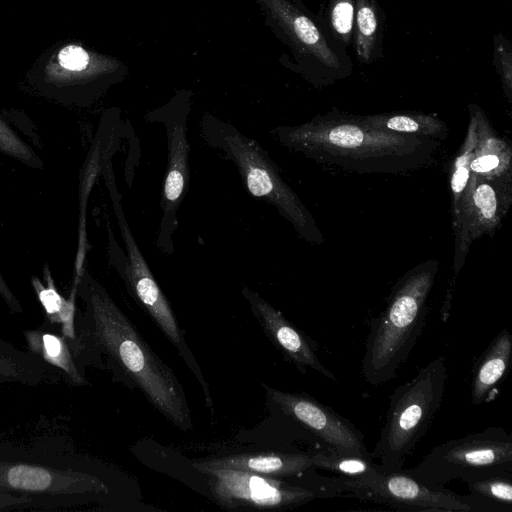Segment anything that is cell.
Listing matches in <instances>:
<instances>
[{"instance_id": "cell-22", "label": "cell", "mask_w": 512, "mask_h": 512, "mask_svg": "<svg viewBox=\"0 0 512 512\" xmlns=\"http://www.w3.org/2000/svg\"><path fill=\"white\" fill-rule=\"evenodd\" d=\"M462 495L470 512H512V471L482 474L465 481Z\"/></svg>"}, {"instance_id": "cell-5", "label": "cell", "mask_w": 512, "mask_h": 512, "mask_svg": "<svg viewBox=\"0 0 512 512\" xmlns=\"http://www.w3.org/2000/svg\"><path fill=\"white\" fill-rule=\"evenodd\" d=\"M200 133L210 148L234 163L244 188L252 197L273 206L305 242L323 244V234L310 210L257 141L209 113L201 118Z\"/></svg>"}, {"instance_id": "cell-1", "label": "cell", "mask_w": 512, "mask_h": 512, "mask_svg": "<svg viewBox=\"0 0 512 512\" xmlns=\"http://www.w3.org/2000/svg\"><path fill=\"white\" fill-rule=\"evenodd\" d=\"M74 285L83 303V309H76L75 337L69 341L78 365L111 372L116 381L139 390L173 425L192 429L190 408L173 370L86 269L75 277Z\"/></svg>"}, {"instance_id": "cell-6", "label": "cell", "mask_w": 512, "mask_h": 512, "mask_svg": "<svg viewBox=\"0 0 512 512\" xmlns=\"http://www.w3.org/2000/svg\"><path fill=\"white\" fill-rule=\"evenodd\" d=\"M104 184L109 193L112 207L119 227L123 247L114 237V232L107 225V256L111 267L118 273L127 291L138 305L151 317L167 339L178 350L188 368L201 385L204 393L205 406L213 409V400L209 383L188 343L184 331L178 323L174 311L156 281L147 261L145 260L127 222L122 206V195L119 192L112 168L111 156H108L100 169Z\"/></svg>"}, {"instance_id": "cell-21", "label": "cell", "mask_w": 512, "mask_h": 512, "mask_svg": "<svg viewBox=\"0 0 512 512\" xmlns=\"http://www.w3.org/2000/svg\"><path fill=\"white\" fill-rule=\"evenodd\" d=\"M385 13L378 0H355L352 43L356 59L369 65L383 57Z\"/></svg>"}, {"instance_id": "cell-18", "label": "cell", "mask_w": 512, "mask_h": 512, "mask_svg": "<svg viewBox=\"0 0 512 512\" xmlns=\"http://www.w3.org/2000/svg\"><path fill=\"white\" fill-rule=\"evenodd\" d=\"M477 122V141L470 163V172L481 178L495 180L511 177L512 148L494 131L485 112L470 103Z\"/></svg>"}, {"instance_id": "cell-20", "label": "cell", "mask_w": 512, "mask_h": 512, "mask_svg": "<svg viewBox=\"0 0 512 512\" xmlns=\"http://www.w3.org/2000/svg\"><path fill=\"white\" fill-rule=\"evenodd\" d=\"M512 360V336L501 330L474 365L471 380V402L480 405L495 397Z\"/></svg>"}, {"instance_id": "cell-16", "label": "cell", "mask_w": 512, "mask_h": 512, "mask_svg": "<svg viewBox=\"0 0 512 512\" xmlns=\"http://www.w3.org/2000/svg\"><path fill=\"white\" fill-rule=\"evenodd\" d=\"M241 293L268 339L302 373L312 369L328 380L337 382L336 376L317 355L318 343L295 327L282 312L273 307L257 292L242 286Z\"/></svg>"}, {"instance_id": "cell-15", "label": "cell", "mask_w": 512, "mask_h": 512, "mask_svg": "<svg viewBox=\"0 0 512 512\" xmlns=\"http://www.w3.org/2000/svg\"><path fill=\"white\" fill-rule=\"evenodd\" d=\"M267 400L283 415L301 424L328 449L372 457L363 434L347 418L306 393L286 392L262 383Z\"/></svg>"}, {"instance_id": "cell-13", "label": "cell", "mask_w": 512, "mask_h": 512, "mask_svg": "<svg viewBox=\"0 0 512 512\" xmlns=\"http://www.w3.org/2000/svg\"><path fill=\"white\" fill-rule=\"evenodd\" d=\"M512 202V176L485 179L471 174L456 208L452 210L455 232L453 270L457 276L469 248L483 235L492 237Z\"/></svg>"}, {"instance_id": "cell-31", "label": "cell", "mask_w": 512, "mask_h": 512, "mask_svg": "<svg viewBox=\"0 0 512 512\" xmlns=\"http://www.w3.org/2000/svg\"><path fill=\"white\" fill-rule=\"evenodd\" d=\"M290 1H292L293 3H295L298 6H302V7L305 6V4L302 2V0H290Z\"/></svg>"}, {"instance_id": "cell-10", "label": "cell", "mask_w": 512, "mask_h": 512, "mask_svg": "<svg viewBox=\"0 0 512 512\" xmlns=\"http://www.w3.org/2000/svg\"><path fill=\"white\" fill-rule=\"evenodd\" d=\"M194 467L207 476L211 492L218 503L230 510H286L317 498L347 495L341 476L325 477L312 470L306 479L291 484L255 472L209 467L194 462Z\"/></svg>"}, {"instance_id": "cell-4", "label": "cell", "mask_w": 512, "mask_h": 512, "mask_svg": "<svg viewBox=\"0 0 512 512\" xmlns=\"http://www.w3.org/2000/svg\"><path fill=\"white\" fill-rule=\"evenodd\" d=\"M439 262H422L393 286L385 308L372 319L362 360V374L372 386L394 379L424 330L428 298Z\"/></svg>"}, {"instance_id": "cell-19", "label": "cell", "mask_w": 512, "mask_h": 512, "mask_svg": "<svg viewBox=\"0 0 512 512\" xmlns=\"http://www.w3.org/2000/svg\"><path fill=\"white\" fill-rule=\"evenodd\" d=\"M47 320L34 329L24 331L27 351L42 361L58 369L70 386H86L89 381L85 370L76 362L68 339L61 333L51 330Z\"/></svg>"}, {"instance_id": "cell-17", "label": "cell", "mask_w": 512, "mask_h": 512, "mask_svg": "<svg viewBox=\"0 0 512 512\" xmlns=\"http://www.w3.org/2000/svg\"><path fill=\"white\" fill-rule=\"evenodd\" d=\"M197 462L209 467L245 470L278 478H299L316 469L312 462V452L238 453Z\"/></svg>"}, {"instance_id": "cell-24", "label": "cell", "mask_w": 512, "mask_h": 512, "mask_svg": "<svg viewBox=\"0 0 512 512\" xmlns=\"http://www.w3.org/2000/svg\"><path fill=\"white\" fill-rule=\"evenodd\" d=\"M44 278L47 286H44L37 278L32 279V284L37 298L44 308L46 320L53 325H59L61 333L68 341H72L75 337L76 286H73L72 294L66 299L58 293L47 268L44 269Z\"/></svg>"}, {"instance_id": "cell-2", "label": "cell", "mask_w": 512, "mask_h": 512, "mask_svg": "<svg viewBox=\"0 0 512 512\" xmlns=\"http://www.w3.org/2000/svg\"><path fill=\"white\" fill-rule=\"evenodd\" d=\"M285 148L317 164L358 174H402L432 164L440 141L373 128L333 108L302 124L270 132Z\"/></svg>"}, {"instance_id": "cell-12", "label": "cell", "mask_w": 512, "mask_h": 512, "mask_svg": "<svg viewBox=\"0 0 512 512\" xmlns=\"http://www.w3.org/2000/svg\"><path fill=\"white\" fill-rule=\"evenodd\" d=\"M191 108L190 91H177L164 105L146 113L150 123H160L166 133L167 165L160 198L161 218L155 239L163 254L174 253V234L178 227V211L189 190L190 144L188 117Z\"/></svg>"}, {"instance_id": "cell-8", "label": "cell", "mask_w": 512, "mask_h": 512, "mask_svg": "<svg viewBox=\"0 0 512 512\" xmlns=\"http://www.w3.org/2000/svg\"><path fill=\"white\" fill-rule=\"evenodd\" d=\"M266 25L287 47L281 63L317 89L329 87L353 72L347 49L322 29L306 6L290 0H255Z\"/></svg>"}, {"instance_id": "cell-3", "label": "cell", "mask_w": 512, "mask_h": 512, "mask_svg": "<svg viewBox=\"0 0 512 512\" xmlns=\"http://www.w3.org/2000/svg\"><path fill=\"white\" fill-rule=\"evenodd\" d=\"M108 492L101 478L80 468L63 440L30 445L0 437V493L27 496L41 511H58Z\"/></svg>"}, {"instance_id": "cell-27", "label": "cell", "mask_w": 512, "mask_h": 512, "mask_svg": "<svg viewBox=\"0 0 512 512\" xmlns=\"http://www.w3.org/2000/svg\"><path fill=\"white\" fill-rule=\"evenodd\" d=\"M469 123L465 139L456 154L450 170V190L452 196V210H454L462 197L469 182L471 172L470 163L473 158L477 141V122L475 114L470 106Z\"/></svg>"}, {"instance_id": "cell-23", "label": "cell", "mask_w": 512, "mask_h": 512, "mask_svg": "<svg viewBox=\"0 0 512 512\" xmlns=\"http://www.w3.org/2000/svg\"><path fill=\"white\" fill-rule=\"evenodd\" d=\"M367 125L403 135L446 140L449 134L447 124L432 114L421 112H389L360 115Z\"/></svg>"}, {"instance_id": "cell-9", "label": "cell", "mask_w": 512, "mask_h": 512, "mask_svg": "<svg viewBox=\"0 0 512 512\" xmlns=\"http://www.w3.org/2000/svg\"><path fill=\"white\" fill-rule=\"evenodd\" d=\"M447 379L446 361L439 355L394 390L379 440L371 453L372 458L380 460L384 472L402 469L407 456L426 434L441 406Z\"/></svg>"}, {"instance_id": "cell-7", "label": "cell", "mask_w": 512, "mask_h": 512, "mask_svg": "<svg viewBox=\"0 0 512 512\" xmlns=\"http://www.w3.org/2000/svg\"><path fill=\"white\" fill-rule=\"evenodd\" d=\"M127 65L79 41H60L45 50L27 72L33 90L67 107L86 108L123 82Z\"/></svg>"}, {"instance_id": "cell-14", "label": "cell", "mask_w": 512, "mask_h": 512, "mask_svg": "<svg viewBox=\"0 0 512 512\" xmlns=\"http://www.w3.org/2000/svg\"><path fill=\"white\" fill-rule=\"evenodd\" d=\"M344 478V477H343ZM347 495L407 511L470 512L462 495L444 486H431L407 470L381 472L372 479L344 478Z\"/></svg>"}, {"instance_id": "cell-26", "label": "cell", "mask_w": 512, "mask_h": 512, "mask_svg": "<svg viewBox=\"0 0 512 512\" xmlns=\"http://www.w3.org/2000/svg\"><path fill=\"white\" fill-rule=\"evenodd\" d=\"M355 0H322L316 19L322 29L345 49L352 43Z\"/></svg>"}, {"instance_id": "cell-11", "label": "cell", "mask_w": 512, "mask_h": 512, "mask_svg": "<svg viewBox=\"0 0 512 512\" xmlns=\"http://www.w3.org/2000/svg\"><path fill=\"white\" fill-rule=\"evenodd\" d=\"M407 471L431 486L512 471V436L503 427H488L434 447Z\"/></svg>"}, {"instance_id": "cell-30", "label": "cell", "mask_w": 512, "mask_h": 512, "mask_svg": "<svg viewBox=\"0 0 512 512\" xmlns=\"http://www.w3.org/2000/svg\"><path fill=\"white\" fill-rule=\"evenodd\" d=\"M0 297L5 302L6 306L10 310V312L14 314H22L23 308L16 297V295L13 293L11 288L9 287L7 281L3 277L1 271H0Z\"/></svg>"}, {"instance_id": "cell-29", "label": "cell", "mask_w": 512, "mask_h": 512, "mask_svg": "<svg viewBox=\"0 0 512 512\" xmlns=\"http://www.w3.org/2000/svg\"><path fill=\"white\" fill-rule=\"evenodd\" d=\"M492 63L500 79L504 96L512 102V45L503 32L493 35Z\"/></svg>"}, {"instance_id": "cell-28", "label": "cell", "mask_w": 512, "mask_h": 512, "mask_svg": "<svg viewBox=\"0 0 512 512\" xmlns=\"http://www.w3.org/2000/svg\"><path fill=\"white\" fill-rule=\"evenodd\" d=\"M0 153L28 168L42 169L44 162L37 152L26 143L0 113Z\"/></svg>"}, {"instance_id": "cell-25", "label": "cell", "mask_w": 512, "mask_h": 512, "mask_svg": "<svg viewBox=\"0 0 512 512\" xmlns=\"http://www.w3.org/2000/svg\"><path fill=\"white\" fill-rule=\"evenodd\" d=\"M372 457L338 453L331 449L312 452V462L316 469H323L351 480L372 479L383 472Z\"/></svg>"}]
</instances>
